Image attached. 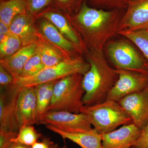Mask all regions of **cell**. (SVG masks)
Instances as JSON below:
<instances>
[{
    "label": "cell",
    "mask_w": 148,
    "mask_h": 148,
    "mask_svg": "<svg viewBox=\"0 0 148 148\" xmlns=\"http://www.w3.org/2000/svg\"><path fill=\"white\" fill-rule=\"evenodd\" d=\"M123 16L121 10L96 9L86 1L75 16L67 14L91 50L97 51H103L108 41L118 34Z\"/></svg>",
    "instance_id": "cell-1"
},
{
    "label": "cell",
    "mask_w": 148,
    "mask_h": 148,
    "mask_svg": "<svg viewBox=\"0 0 148 148\" xmlns=\"http://www.w3.org/2000/svg\"><path fill=\"white\" fill-rule=\"evenodd\" d=\"M89 70L84 75L82 87L84 106H92L107 100L110 90L118 78L116 69L109 66L103 51L91 50L87 55Z\"/></svg>",
    "instance_id": "cell-2"
},
{
    "label": "cell",
    "mask_w": 148,
    "mask_h": 148,
    "mask_svg": "<svg viewBox=\"0 0 148 148\" xmlns=\"http://www.w3.org/2000/svg\"><path fill=\"white\" fill-rule=\"evenodd\" d=\"M83 78L82 74H76L58 80L54 86L51 103L47 111L80 113L84 106L82 101L85 93Z\"/></svg>",
    "instance_id": "cell-3"
},
{
    "label": "cell",
    "mask_w": 148,
    "mask_h": 148,
    "mask_svg": "<svg viewBox=\"0 0 148 148\" xmlns=\"http://www.w3.org/2000/svg\"><path fill=\"white\" fill-rule=\"evenodd\" d=\"M80 112L88 117L94 128L101 134L112 132L121 125L132 123L131 119L119 103L112 100L84 106Z\"/></svg>",
    "instance_id": "cell-4"
},
{
    "label": "cell",
    "mask_w": 148,
    "mask_h": 148,
    "mask_svg": "<svg viewBox=\"0 0 148 148\" xmlns=\"http://www.w3.org/2000/svg\"><path fill=\"white\" fill-rule=\"evenodd\" d=\"M90 65L81 56L66 59L57 65L46 68L32 76L22 77L13 76L14 84L20 87L35 86L38 85L58 80L70 75H84L90 69Z\"/></svg>",
    "instance_id": "cell-5"
},
{
    "label": "cell",
    "mask_w": 148,
    "mask_h": 148,
    "mask_svg": "<svg viewBox=\"0 0 148 148\" xmlns=\"http://www.w3.org/2000/svg\"><path fill=\"white\" fill-rule=\"evenodd\" d=\"M106 50L110 60L116 69L148 73L146 62L135 48L126 41L109 42Z\"/></svg>",
    "instance_id": "cell-6"
},
{
    "label": "cell",
    "mask_w": 148,
    "mask_h": 148,
    "mask_svg": "<svg viewBox=\"0 0 148 148\" xmlns=\"http://www.w3.org/2000/svg\"><path fill=\"white\" fill-rule=\"evenodd\" d=\"M40 124L51 125L68 133L87 132L92 129L86 115L64 111H47L40 118L37 125Z\"/></svg>",
    "instance_id": "cell-7"
},
{
    "label": "cell",
    "mask_w": 148,
    "mask_h": 148,
    "mask_svg": "<svg viewBox=\"0 0 148 148\" xmlns=\"http://www.w3.org/2000/svg\"><path fill=\"white\" fill-rule=\"evenodd\" d=\"M116 69L118 78L109 92L106 100L118 102L125 96L140 92L148 87V73Z\"/></svg>",
    "instance_id": "cell-8"
},
{
    "label": "cell",
    "mask_w": 148,
    "mask_h": 148,
    "mask_svg": "<svg viewBox=\"0 0 148 148\" xmlns=\"http://www.w3.org/2000/svg\"><path fill=\"white\" fill-rule=\"evenodd\" d=\"M1 88L0 131L18 132L19 126L16 120L15 111L21 87L13 84Z\"/></svg>",
    "instance_id": "cell-9"
},
{
    "label": "cell",
    "mask_w": 148,
    "mask_h": 148,
    "mask_svg": "<svg viewBox=\"0 0 148 148\" xmlns=\"http://www.w3.org/2000/svg\"><path fill=\"white\" fill-rule=\"evenodd\" d=\"M120 106L140 130L148 123V86L145 89L130 94L119 101Z\"/></svg>",
    "instance_id": "cell-10"
},
{
    "label": "cell",
    "mask_w": 148,
    "mask_h": 148,
    "mask_svg": "<svg viewBox=\"0 0 148 148\" xmlns=\"http://www.w3.org/2000/svg\"><path fill=\"white\" fill-rule=\"evenodd\" d=\"M15 116L19 127L38 123L36 95L34 86L21 87L16 101Z\"/></svg>",
    "instance_id": "cell-11"
},
{
    "label": "cell",
    "mask_w": 148,
    "mask_h": 148,
    "mask_svg": "<svg viewBox=\"0 0 148 148\" xmlns=\"http://www.w3.org/2000/svg\"><path fill=\"white\" fill-rule=\"evenodd\" d=\"M126 2L127 10L122 17L119 31L148 29V0H127Z\"/></svg>",
    "instance_id": "cell-12"
},
{
    "label": "cell",
    "mask_w": 148,
    "mask_h": 148,
    "mask_svg": "<svg viewBox=\"0 0 148 148\" xmlns=\"http://www.w3.org/2000/svg\"><path fill=\"white\" fill-rule=\"evenodd\" d=\"M141 130L133 123L101 134L104 148H132L140 137Z\"/></svg>",
    "instance_id": "cell-13"
},
{
    "label": "cell",
    "mask_w": 148,
    "mask_h": 148,
    "mask_svg": "<svg viewBox=\"0 0 148 148\" xmlns=\"http://www.w3.org/2000/svg\"><path fill=\"white\" fill-rule=\"evenodd\" d=\"M39 28L43 36L58 49L67 59L74 58L71 56L70 53L75 51L79 52L82 49V45L76 44L67 39L47 19L43 18L40 22Z\"/></svg>",
    "instance_id": "cell-14"
},
{
    "label": "cell",
    "mask_w": 148,
    "mask_h": 148,
    "mask_svg": "<svg viewBox=\"0 0 148 148\" xmlns=\"http://www.w3.org/2000/svg\"><path fill=\"white\" fill-rule=\"evenodd\" d=\"M9 27L11 33L19 37L22 47L37 43L38 40L39 33L35 26L34 16L30 13L15 16Z\"/></svg>",
    "instance_id": "cell-15"
},
{
    "label": "cell",
    "mask_w": 148,
    "mask_h": 148,
    "mask_svg": "<svg viewBox=\"0 0 148 148\" xmlns=\"http://www.w3.org/2000/svg\"><path fill=\"white\" fill-rule=\"evenodd\" d=\"M47 129L61 136L63 140H71L82 148H104L102 135L92 128L90 131L81 133H68L51 125H46Z\"/></svg>",
    "instance_id": "cell-16"
},
{
    "label": "cell",
    "mask_w": 148,
    "mask_h": 148,
    "mask_svg": "<svg viewBox=\"0 0 148 148\" xmlns=\"http://www.w3.org/2000/svg\"><path fill=\"white\" fill-rule=\"evenodd\" d=\"M36 53L37 43L24 46L11 56L1 59L0 66L13 76L19 75L27 61Z\"/></svg>",
    "instance_id": "cell-17"
},
{
    "label": "cell",
    "mask_w": 148,
    "mask_h": 148,
    "mask_svg": "<svg viewBox=\"0 0 148 148\" xmlns=\"http://www.w3.org/2000/svg\"><path fill=\"white\" fill-rule=\"evenodd\" d=\"M36 16L37 18H45L50 21L66 38L74 43L82 45L76 33L69 23L66 16L58 10L48 8Z\"/></svg>",
    "instance_id": "cell-18"
},
{
    "label": "cell",
    "mask_w": 148,
    "mask_h": 148,
    "mask_svg": "<svg viewBox=\"0 0 148 148\" xmlns=\"http://www.w3.org/2000/svg\"><path fill=\"white\" fill-rule=\"evenodd\" d=\"M38 37V40L37 42V53L39 55L45 68L55 66L68 59L39 33Z\"/></svg>",
    "instance_id": "cell-19"
},
{
    "label": "cell",
    "mask_w": 148,
    "mask_h": 148,
    "mask_svg": "<svg viewBox=\"0 0 148 148\" xmlns=\"http://www.w3.org/2000/svg\"><path fill=\"white\" fill-rule=\"evenodd\" d=\"M58 80L44 83L34 86L36 95L38 120L50 106L53 97L54 86Z\"/></svg>",
    "instance_id": "cell-20"
},
{
    "label": "cell",
    "mask_w": 148,
    "mask_h": 148,
    "mask_svg": "<svg viewBox=\"0 0 148 148\" xmlns=\"http://www.w3.org/2000/svg\"><path fill=\"white\" fill-rule=\"evenodd\" d=\"M27 12L26 5L23 0H6L1 1L0 21L9 27L15 16Z\"/></svg>",
    "instance_id": "cell-21"
},
{
    "label": "cell",
    "mask_w": 148,
    "mask_h": 148,
    "mask_svg": "<svg viewBox=\"0 0 148 148\" xmlns=\"http://www.w3.org/2000/svg\"><path fill=\"white\" fill-rule=\"evenodd\" d=\"M118 34L125 37L134 43L142 51L148 64V29L136 31L119 30Z\"/></svg>",
    "instance_id": "cell-22"
},
{
    "label": "cell",
    "mask_w": 148,
    "mask_h": 148,
    "mask_svg": "<svg viewBox=\"0 0 148 148\" xmlns=\"http://www.w3.org/2000/svg\"><path fill=\"white\" fill-rule=\"evenodd\" d=\"M41 137V135L37 132L33 125H24L19 127L18 135L12 142L32 147Z\"/></svg>",
    "instance_id": "cell-23"
},
{
    "label": "cell",
    "mask_w": 148,
    "mask_h": 148,
    "mask_svg": "<svg viewBox=\"0 0 148 148\" xmlns=\"http://www.w3.org/2000/svg\"><path fill=\"white\" fill-rule=\"evenodd\" d=\"M22 47V42L19 37L10 33L4 41L0 43L1 59L11 56Z\"/></svg>",
    "instance_id": "cell-24"
},
{
    "label": "cell",
    "mask_w": 148,
    "mask_h": 148,
    "mask_svg": "<svg viewBox=\"0 0 148 148\" xmlns=\"http://www.w3.org/2000/svg\"><path fill=\"white\" fill-rule=\"evenodd\" d=\"M45 67L38 53L32 56L24 65L19 76L27 77L34 75Z\"/></svg>",
    "instance_id": "cell-25"
},
{
    "label": "cell",
    "mask_w": 148,
    "mask_h": 148,
    "mask_svg": "<svg viewBox=\"0 0 148 148\" xmlns=\"http://www.w3.org/2000/svg\"><path fill=\"white\" fill-rule=\"evenodd\" d=\"M53 4L56 8L64 11L67 14L78 12L84 2V0H53Z\"/></svg>",
    "instance_id": "cell-26"
},
{
    "label": "cell",
    "mask_w": 148,
    "mask_h": 148,
    "mask_svg": "<svg viewBox=\"0 0 148 148\" xmlns=\"http://www.w3.org/2000/svg\"><path fill=\"white\" fill-rule=\"evenodd\" d=\"M27 7V12L35 16L38 13L45 10L49 5L53 4L52 0H23Z\"/></svg>",
    "instance_id": "cell-27"
},
{
    "label": "cell",
    "mask_w": 148,
    "mask_h": 148,
    "mask_svg": "<svg viewBox=\"0 0 148 148\" xmlns=\"http://www.w3.org/2000/svg\"><path fill=\"white\" fill-rule=\"evenodd\" d=\"M94 4L101 7L111 9L112 10H121L127 8V4L125 0H90Z\"/></svg>",
    "instance_id": "cell-28"
},
{
    "label": "cell",
    "mask_w": 148,
    "mask_h": 148,
    "mask_svg": "<svg viewBox=\"0 0 148 148\" xmlns=\"http://www.w3.org/2000/svg\"><path fill=\"white\" fill-rule=\"evenodd\" d=\"M17 135L18 132L0 131V148H8L13 143L12 140Z\"/></svg>",
    "instance_id": "cell-29"
},
{
    "label": "cell",
    "mask_w": 148,
    "mask_h": 148,
    "mask_svg": "<svg viewBox=\"0 0 148 148\" xmlns=\"http://www.w3.org/2000/svg\"><path fill=\"white\" fill-rule=\"evenodd\" d=\"M14 79L13 75L0 66V85L1 88L5 87L9 85L13 84Z\"/></svg>",
    "instance_id": "cell-30"
},
{
    "label": "cell",
    "mask_w": 148,
    "mask_h": 148,
    "mask_svg": "<svg viewBox=\"0 0 148 148\" xmlns=\"http://www.w3.org/2000/svg\"><path fill=\"white\" fill-rule=\"evenodd\" d=\"M134 147L136 148H148V123L141 129L140 137Z\"/></svg>",
    "instance_id": "cell-31"
},
{
    "label": "cell",
    "mask_w": 148,
    "mask_h": 148,
    "mask_svg": "<svg viewBox=\"0 0 148 148\" xmlns=\"http://www.w3.org/2000/svg\"><path fill=\"white\" fill-rule=\"evenodd\" d=\"M10 33L9 26L0 21V43L4 41Z\"/></svg>",
    "instance_id": "cell-32"
},
{
    "label": "cell",
    "mask_w": 148,
    "mask_h": 148,
    "mask_svg": "<svg viewBox=\"0 0 148 148\" xmlns=\"http://www.w3.org/2000/svg\"><path fill=\"white\" fill-rule=\"evenodd\" d=\"M50 139L48 138H44L42 142H37L35 143L32 148H50Z\"/></svg>",
    "instance_id": "cell-33"
},
{
    "label": "cell",
    "mask_w": 148,
    "mask_h": 148,
    "mask_svg": "<svg viewBox=\"0 0 148 148\" xmlns=\"http://www.w3.org/2000/svg\"><path fill=\"white\" fill-rule=\"evenodd\" d=\"M8 148H32V147L24 145L19 143H13Z\"/></svg>",
    "instance_id": "cell-34"
},
{
    "label": "cell",
    "mask_w": 148,
    "mask_h": 148,
    "mask_svg": "<svg viewBox=\"0 0 148 148\" xmlns=\"http://www.w3.org/2000/svg\"><path fill=\"white\" fill-rule=\"evenodd\" d=\"M50 148H68L67 146L66 145H64V146L60 147L58 145V144H55L53 142H51V141H50Z\"/></svg>",
    "instance_id": "cell-35"
},
{
    "label": "cell",
    "mask_w": 148,
    "mask_h": 148,
    "mask_svg": "<svg viewBox=\"0 0 148 148\" xmlns=\"http://www.w3.org/2000/svg\"><path fill=\"white\" fill-rule=\"evenodd\" d=\"M145 65L146 67H147V69L148 70V64H147V63H146Z\"/></svg>",
    "instance_id": "cell-36"
},
{
    "label": "cell",
    "mask_w": 148,
    "mask_h": 148,
    "mask_svg": "<svg viewBox=\"0 0 148 148\" xmlns=\"http://www.w3.org/2000/svg\"><path fill=\"white\" fill-rule=\"evenodd\" d=\"M132 148H136V147H134V146H133V147H132Z\"/></svg>",
    "instance_id": "cell-37"
},
{
    "label": "cell",
    "mask_w": 148,
    "mask_h": 148,
    "mask_svg": "<svg viewBox=\"0 0 148 148\" xmlns=\"http://www.w3.org/2000/svg\"><path fill=\"white\" fill-rule=\"evenodd\" d=\"M6 1V0H1V1Z\"/></svg>",
    "instance_id": "cell-38"
},
{
    "label": "cell",
    "mask_w": 148,
    "mask_h": 148,
    "mask_svg": "<svg viewBox=\"0 0 148 148\" xmlns=\"http://www.w3.org/2000/svg\"><path fill=\"white\" fill-rule=\"evenodd\" d=\"M125 1H127V0H125Z\"/></svg>",
    "instance_id": "cell-39"
}]
</instances>
